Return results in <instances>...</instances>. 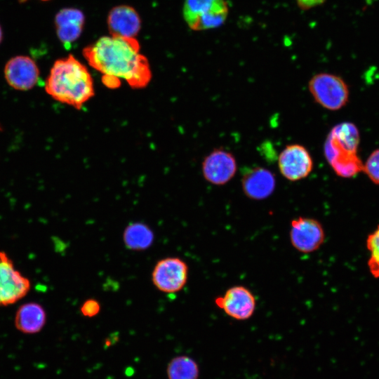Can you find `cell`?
Here are the masks:
<instances>
[{
  "instance_id": "obj_1",
  "label": "cell",
  "mask_w": 379,
  "mask_h": 379,
  "mask_svg": "<svg viewBox=\"0 0 379 379\" xmlns=\"http://www.w3.org/2000/svg\"><path fill=\"white\" fill-rule=\"evenodd\" d=\"M83 55L102 76L124 79L133 88H145L152 79L148 60L135 38L102 36L85 47Z\"/></svg>"
},
{
  "instance_id": "obj_2",
  "label": "cell",
  "mask_w": 379,
  "mask_h": 379,
  "mask_svg": "<svg viewBox=\"0 0 379 379\" xmlns=\"http://www.w3.org/2000/svg\"><path fill=\"white\" fill-rule=\"evenodd\" d=\"M45 91L56 101L77 109L95 95L90 72L72 55L54 62L46 80Z\"/></svg>"
},
{
  "instance_id": "obj_3",
  "label": "cell",
  "mask_w": 379,
  "mask_h": 379,
  "mask_svg": "<svg viewBox=\"0 0 379 379\" xmlns=\"http://www.w3.org/2000/svg\"><path fill=\"white\" fill-rule=\"evenodd\" d=\"M359 133L352 123L335 125L326 139L325 157L335 173L343 178H352L363 170V164L357 155Z\"/></svg>"
},
{
  "instance_id": "obj_4",
  "label": "cell",
  "mask_w": 379,
  "mask_h": 379,
  "mask_svg": "<svg viewBox=\"0 0 379 379\" xmlns=\"http://www.w3.org/2000/svg\"><path fill=\"white\" fill-rule=\"evenodd\" d=\"M182 13L190 29L203 31L222 25L229 8L225 0H185Z\"/></svg>"
},
{
  "instance_id": "obj_5",
  "label": "cell",
  "mask_w": 379,
  "mask_h": 379,
  "mask_svg": "<svg viewBox=\"0 0 379 379\" xmlns=\"http://www.w3.org/2000/svg\"><path fill=\"white\" fill-rule=\"evenodd\" d=\"M308 88L314 100L328 110H338L349 98V89L345 81L335 74L318 73L309 81Z\"/></svg>"
},
{
  "instance_id": "obj_6",
  "label": "cell",
  "mask_w": 379,
  "mask_h": 379,
  "mask_svg": "<svg viewBox=\"0 0 379 379\" xmlns=\"http://www.w3.org/2000/svg\"><path fill=\"white\" fill-rule=\"evenodd\" d=\"M30 288L29 279L15 268L6 252L0 251V306H8L19 301Z\"/></svg>"
},
{
  "instance_id": "obj_7",
  "label": "cell",
  "mask_w": 379,
  "mask_h": 379,
  "mask_svg": "<svg viewBox=\"0 0 379 379\" xmlns=\"http://www.w3.org/2000/svg\"><path fill=\"white\" fill-rule=\"evenodd\" d=\"M189 267L178 257H167L159 260L152 272L154 286L161 292L175 293L181 291L187 284Z\"/></svg>"
},
{
  "instance_id": "obj_8",
  "label": "cell",
  "mask_w": 379,
  "mask_h": 379,
  "mask_svg": "<svg viewBox=\"0 0 379 379\" xmlns=\"http://www.w3.org/2000/svg\"><path fill=\"white\" fill-rule=\"evenodd\" d=\"M325 237L322 225L314 218L299 216L291 221L290 241L300 253H311L317 251L324 244Z\"/></svg>"
},
{
  "instance_id": "obj_9",
  "label": "cell",
  "mask_w": 379,
  "mask_h": 379,
  "mask_svg": "<svg viewBox=\"0 0 379 379\" xmlns=\"http://www.w3.org/2000/svg\"><path fill=\"white\" fill-rule=\"evenodd\" d=\"M215 305L228 317L238 321L250 319L256 308V299L252 291L244 286L230 287L215 299Z\"/></svg>"
},
{
  "instance_id": "obj_10",
  "label": "cell",
  "mask_w": 379,
  "mask_h": 379,
  "mask_svg": "<svg viewBox=\"0 0 379 379\" xmlns=\"http://www.w3.org/2000/svg\"><path fill=\"white\" fill-rule=\"evenodd\" d=\"M281 175L290 181L306 178L313 168V161L308 150L299 144L286 145L278 157Z\"/></svg>"
},
{
  "instance_id": "obj_11",
  "label": "cell",
  "mask_w": 379,
  "mask_h": 379,
  "mask_svg": "<svg viewBox=\"0 0 379 379\" xmlns=\"http://www.w3.org/2000/svg\"><path fill=\"white\" fill-rule=\"evenodd\" d=\"M237 164L234 155L222 149L212 151L202 162L204 178L215 185L228 182L235 175Z\"/></svg>"
},
{
  "instance_id": "obj_12",
  "label": "cell",
  "mask_w": 379,
  "mask_h": 379,
  "mask_svg": "<svg viewBox=\"0 0 379 379\" xmlns=\"http://www.w3.org/2000/svg\"><path fill=\"white\" fill-rule=\"evenodd\" d=\"M4 76L8 84L18 91L32 89L38 82L39 70L35 62L28 56L18 55L6 64Z\"/></svg>"
},
{
  "instance_id": "obj_13",
  "label": "cell",
  "mask_w": 379,
  "mask_h": 379,
  "mask_svg": "<svg viewBox=\"0 0 379 379\" xmlns=\"http://www.w3.org/2000/svg\"><path fill=\"white\" fill-rule=\"evenodd\" d=\"M241 187L247 197L253 200H263L274 192L276 179L270 170L260 166L253 167L244 173Z\"/></svg>"
},
{
  "instance_id": "obj_14",
  "label": "cell",
  "mask_w": 379,
  "mask_h": 379,
  "mask_svg": "<svg viewBox=\"0 0 379 379\" xmlns=\"http://www.w3.org/2000/svg\"><path fill=\"white\" fill-rule=\"evenodd\" d=\"M107 27L112 36L135 38L141 28V20L131 6L114 7L107 15Z\"/></svg>"
},
{
  "instance_id": "obj_15",
  "label": "cell",
  "mask_w": 379,
  "mask_h": 379,
  "mask_svg": "<svg viewBox=\"0 0 379 379\" xmlns=\"http://www.w3.org/2000/svg\"><path fill=\"white\" fill-rule=\"evenodd\" d=\"M84 22V14L77 8H63L56 14L55 24L57 36L65 46L69 48L79 38Z\"/></svg>"
},
{
  "instance_id": "obj_16",
  "label": "cell",
  "mask_w": 379,
  "mask_h": 379,
  "mask_svg": "<svg viewBox=\"0 0 379 379\" xmlns=\"http://www.w3.org/2000/svg\"><path fill=\"white\" fill-rule=\"evenodd\" d=\"M46 321V314L44 308L34 302L22 305L17 310L14 319L16 328L27 334L39 332Z\"/></svg>"
},
{
  "instance_id": "obj_17",
  "label": "cell",
  "mask_w": 379,
  "mask_h": 379,
  "mask_svg": "<svg viewBox=\"0 0 379 379\" xmlns=\"http://www.w3.org/2000/svg\"><path fill=\"white\" fill-rule=\"evenodd\" d=\"M154 239L152 229L142 222L128 224L123 233L125 246L132 251H144L149 248Z\"/></svg>"
},
{
  "instance_id": "obj_18",
  "label": "cell",
  "mask_w": 379,
  "mask_h": 379,
  "mask_svg": "<svg viewBox=\"0 0 379 379\" xmlns=\"http://www.w3.org/2000/svg\"><path fill=\"white\" fill-rule=\"evenodd\" d=\"M166 373L168 379H198L199 368L194 359L180 355L169 361Z\"/></svg>"
},
{
  "instance_id": "obj_19",
  "label": "cell",
  "mask_w": 379,
  "mask_h": 379,
  "mask_svg": "<svg viewBox=\"0 0 379 379\" xmlns=\"http://www.w3.org/2000/svg\"><path fill=\"white\" fill-rule=\"evenodd\" d=\"M366 246L370 256L367 265L371 274L379 278V225L371 232L366 239Z\"/></svg>"
},
{
  "instance_id": "obj_20",
  "label": "cell",
  "mask_w": 379,
  "mask_h": 379,
  "mask_svg": "<svg viewBox=\"0 0 379 379\" xmlns=\"http://www.w3.org/2000/svg\"><path fill=\"white\" fill-rule=\"evenodd\" d=\"M363 170L371 181L379 185V149L370 154L363 166Z\"/></svg>"
},
{
  "instance_id": "obj_21",
  "label": "cell",
  "mask_w": 379,
  "mask_h": 379,
  "mask_svg": "<svg viewBox=\"0 0 379 379\" xmlns=\"http://www.w3.org/2000/svg\"><path fill=\"white\" fill-rule=\"evenodd\" d=\"M100 302L93 298L85 300L80 307L81 313L86 317H93L100 311Z\"/></svg>"
},
{
  "instance_id": "obj_22",
  "label": "cell",
  "mask_w": 379,
  "mask_h": 379,
  "mask_svg": "<svg viewBox=\"0 0 379 379\" xmlns=\"http://www.w3.org/2000/svg\"><path fill=\"white\" fill-rule=\"evenodd\" d=\"M298 6L302 11H307L323 4L326 0H296Z\"/></svg>"
},
{
  "instance_id": "obj_23",
  "label": "cell",
  "mask_w": 379,
  "mask_h": 379,
  "mask_svg": "<svg viewBox=\"0 0 379 379\" xmlns=\"http://www.w3.org/2000/svg\"><path fill=\"white\" fill-rule=\"evenodd\" d=\"M1 39H2V30H1V26H0V43L1 41Z\"/></svg>"
},
{
  "instance_id": "obj_24",
  "label": "cell",
  "mask_w": 379,
  "mask_h": 379,
  "mask_svg": "<svg viewBox=\"0 0 379 379\" xmlns=\"http://www.w3.org/2000/svg\"><path fill=\"white\" fill-rule=\"evenodd\" d=\"M20 2H25L27 0H19Z\"/></svg>"
},
{
  "instance_id": "obj_25",
  "label": "cell",
  "mask_w": 379,
  "mask_h": 379,
  "mask_svg": "<svg viewBox=\"0 0 379 379\" xmlns=\"http://www.w3.org/2000/svg\"><path fill=\"white\" fill-rule=\"evenodd\" d=\"M42 1H48V0H42Z\"/></svg>"
}]
</instances>
